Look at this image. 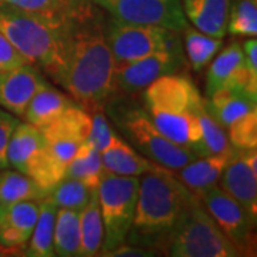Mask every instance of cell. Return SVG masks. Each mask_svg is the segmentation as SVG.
Returning a JSON list of instances; mask_svg holds the SVG:
<instances>
[{
    "mask_svg": "<svg viewBox=\"0 0 257 257\" xmlns=\"http://www.w3.org/2000/svg\"><path fill=\"white\" fill-rule=\"evenodd\" d=\"M184 18L194 29L213 37L227 33L231 0H180Z\"/></svg>",
    "mask_w": 257,
    "mask_h": 257,
    "instance_id": "cell-18",
    "label": "cell"
},
{
    "mask_svg": "<svg viewBox=\"0 0 257 257\" xmlns=\"http://www.w3.org/2000/svg\"><path fill=\"white\" fill-rule=\"evenodd\" d=\"M111 18L136 25H153L183 30L189 23L180 0H90Z\"/></svg>",
    "mask_w": 257,
    "mask_h": 257,
    "instance_id": "cell-11",
    "label": "cell"
},
{
    "mask_svg": "<svg viewBox=\"0 0 257 257\" xmlns=\"http://www.w3.org/2000/svg\"><path fill=\"white\" fill-rule=\"evenodd\" d=\"M37 213L39 202H19L0 207V247L8 251L26 247Z\"/></svg>",
    "mask_w": 257,
    "mask_h": 257,
    "instance_id": "cell-17",
    "label": "cell"
},
{
    "mask_svg": "<svg viewBox=\"0 0 257 257\" xmlns=\"http://www.w3.org/2000/svg\"><path fill=\"white\" fill-rule=\"evenodd\" d=\"M56 207L53 202L46 196L39 200V213L35 229L28 241L26 256L29 257H52L55 256L53 250V231H55Z\"/></svg>",
    "mask_w": 257,
    "mask_h": 257,
    "instance_id": "cell-24",
    "label": "cell"
},
{
    "mask_svg": "<svg viewBox=\"0 0 257 257\" xmlns=\"http://www.w3.org/2000/svg\"><path fill=\"white\" fill-rule=\"evenodd\" d=\"M138 176H119L104 172L97 186L104 239L100 254L117 248L127 241L138 202Z\"/></svg>",
    "mask_w": 257,
    "mask_h": 257,
    "instance_id": "cell-6",
    "label": "cell"
},
{
    "mask_svg": "<svg viewBox=\"0 0 257 257\" xmlns=\"http://www.w3.org/2000/svg\"><path fill=\"white\" fill-rule=\"evenodd\" d=\"M6 155L9 166L32 177L47 192L64 177V170L47 150L40 128L26 121H19L9 140Z\"/></svg>",
    "mask_w": 257,
    "mask_h": 257,
    "instance_id": "cell-9",
    "label": "cell"
},
{
    "mask_svg": "<svg viewBox=\"0 0 257 257\" xmlns=\"http://www.w3.org/2000/svg\"><path fill=\"white\" fill-rule=\"evenodd\" d=\"M173 257H237V248L223 234L199 197L190 194L172 230L166 250Z\"/></svg>",
    "mask_w": 257,
    "mask_h": 257,
    "instance_id": "cell-5",
    "label": "cell"
},
{
    "mask_svg": "<svg viewBox=\"0 0 257 257\" xmlns=\"http://www.w3.org/2000/svg\"><path fill=\"white\" fill-rule=\"evenodd\" d=\"M79 226H80V256L92 257L100 254L103 239H104V230H103L97 190L93 193L89 203L79 211Z\"/></svg>",
    "mask_w": 257,
    "mask_h": 257,
    "instance_id": "cell-25",
    "label": "cell"
},
{
    "mask_svg": "<svg viewBox=\"0 0 257 257\" xmlns=\"http://www.w3.org/2000/svg\"><path fill=\"white\" fill-rule=\"evenodd\" d=\"M103 175L100 152L86 140L77 149L72 160L66 166L64 177L77 179L92 189H97Z\"/></svg>",
    "mask_w": 257,
    "mask_h": 257,
    "instance_id": "cell-28",
    "label": "cell"
},
{
    "mask_svg": "<svg viewBox=\"0 0 257 257\" xmlns=\"http://www.w3.org/2000/svg\"><path fill=\"white\" fill-rule=\"evenodd\" d=\"M64 16H50L0 5V33L29 63L57 82L64 62Z\"/></svg>",
    "mask_w": 257,
    "mask_h": 257,
    "instance_id": "cell-4",
    "label": "cell"
},
{
    "mask_svg": "<svg viewBox=\"0 0 257 257\" xmlns=\"http://www.w3.org/2000/svg\"><path fill=\"white\" fill-rule=\"evenodd\" d=\"M119 128L128 139L130 145L157 165L170 170H179L196 159L192 150L173 143L155 126L145 107H128L113 111Z\"/></svg>",
    "mask_w": 257,
    "mask_h": 257,
    "instance_id": "cell-7",
    "label": "cell"
},
{
    "mask_svg": "<svg viewBox=\"0 0 257 257\" xmlns=\"http://www.w3.org/2000/svg\"><path fill=\"white\" fill-rule=\"evenodd\" d=\"M0 172V207L19 202H39L49 192L29 176L18 170L2 169Z\"/></svg>",
    "mask_w": 257,
    "mask_h": 257,
    "instance_id": "cell-23",
    "label": "cell"
},
{
    "mask_svg": "<svg viewBox=\"0 0 257 257\" xmlns=\"http://www.w3.org/2000/svg\"><path fill=\"white\" fill-rule=\"evenodd\" d=\"M227 138L234 149L257 147V110H253L234 120L229 127Z\"/></svg>",
    "mask_w": 257,
    "mask_h": 257,
    "instance_id": "cell-32",
    "label": "cell"
},
{
    "mask_svg": "<svg viewBox=\"0 0 257 257\" xmlns=\"http://www.w3.org/2000/svg\"><path fill=\"white\" fill-rule=\"evenodd\" d=\"M55 256H80V226L79 211L57 209L53 231Z\"/></svg>",
    "mask_w": 257,
    "mask_h": 257,
    "instance_id": "cell-26",
    "label": "cell"
},
{
    "mask_svg": "<svg viewBox=\"0 0 257 257\" xmlns=\"http://www.w3.org/2000/svg\"><path fill=\"white\" fill-rule=\"evenodd\" d=\"M0 250H3V248H2V247H0Z\"/></svg>",
    "mask_w": 257,
    "mask_h": 257,
    "instance_id": "cell-38",
    "label": "cell"
},
{
    "mask_svg": "<svg viewBox=\"0 0 257 257\" xmlns=\"http://www.w3.org/2000/svg\"><path fill=\"white\" fill-rule=\"evenodd\" d=\"M227 32L233 36H257V0H231Z\"/></svg>",
    "mask_w": 257,
    "mask_h": 257,
    "instance_id": "cell-31",
    "label": "cell"
},
{
    "mask_svg": "<svg viewBox=\"0 0 257 257\" xmlns=\"http://www.w3.org/2000/svg\"><path fill=\"white\" fill-rule=\"evenodd\" d=\"M104 32L116 67L160 50L182 46L180 32L153 25L126 23L111 16Z\"/></svg>",
    "mask_w": 257,
    "mask_h": 257,
    "instance_id": "cell-8",
    "label": "cell"
},
{
    "mask_svg": "<svg viewBox=\"0 0 257 257\" xmlns=\"http://www.w3.org/2000/svg\"><path fill=\"white\" fill-rule=\"evenodd\" d=\"M46 83L43 73L33 63L0 72V107L16 117H23L30 100Z\"/></svg>",
    "mask_w": 257,
    "mask_h": 257,
    "instance_id": "cell-16",
    "label": "cell"
},
{
    "mask_svg": "<svg viewBox=\"0 0 257 257\" xmlns=\"http://www.w3.org/2000/svg\"><path fill=\"white\" fill-rule=\"evenodd\" d=\"M256 97L257 96L243 89L223 87L211 93L206 100V106L211 113V116L223 127L227 128L234 120H237L250 111L257 110Z\"/></svg>",
    "mask_w": 257,
    "mask_h": 257,
    "instance_id": "cell-21",
    "label": "cell"
},
{
    "mask_svg": "<svg viewBox=\"0 0 257 257\" xmlns=\"http://www.w3.org/2000/svg\"><path fill=\"white\" fill-rule=\"evenodd\" d=\"M90 0H76L64 16V62L57 83L86 110L104 106L114 93L116 63L104 19Z\"/></svg>",
    "mask_w": 257,
    "mask_h": 257,
    "instance_id": "cell-1",
    "label": "cell"
},
{
    "mask_svg": "<svg viewBox=\"0 0 257 257\" xmlns=\"http://www.w3.org/2000/svg\"><path fill=\"white\" fill-rule=\"evenodd\" d=\"M200 202L223 234L237 248L240 256L254 254L256 220L251 219V216L237 200H234L219 186H213L207 192L203 193Z\"/></svg>",
    "mask_w": 257,
    "mask_h": 257,
    "instance_id": "cell-10",
    "label": "cell"
},
{
    "mask_svg": "<svg viewBox=\"0 0 257 257\" xmlns=\"http://www.w3.org/2000/svg\"><path fill=\"white\" fill-rule=\"evenodd\" d=\"M220 187L246 209L257 220V150L234 149L223 169Z\"/></svg>",
    "mask_w": 257,
    "mask_h": 257,
    "instance_id": "cell-14",
    "label": "cell"
},
{
    "mask_svg": "<svg viewBox=\"0 0 257 257\" xmlns=\"http://www.w3.org/2000/svg\"><path fill=\"white\" fill-rule=\"evenodd\" d=\"M186 66L182 46L160 50L116 67V86L124 94H138L166 74L177 73Z\"/></svg>",
    "mask_w": 257,
    "mask_h": 257,
    "instance_id": "cell-13",
    "label": "cell"
},
{
    "mask_svg": "<svg viewBox=\"0 0 257 257\" xmlns=\"http://www.w3.org/2000/svg\"><path fill=\"white\" fill-rule=\"evenodd\" d=\"M190 194L170 169L160 166L142 175L126 243L165 251L167 239Z\"/></svg>",
    "mask_w": 257,
    "mask_h": 257,
    "instance_id": "cell-2",
    "label": "cell"
},
{
    "mask_svg": "<svg viewBox=\"0 0 257 257\" xmlns=\"http://www.w3.org/2000/svg\"><path fill=\"white\" fill-rule=\"evenodd\" d=\"M19 124V119L9 111L0 109V169H8V145Z\"/></svg>",
    "mask_w": 257,
    "mask_h": 257,
    "instance_id": "cell-35",
    "label": "cell"
},
{
    "mask_svg": "<svg viewBox=\"0 0 257 257\" xmlns=\"http://www.w3.org/2000/svg\"><path fill=\"white\" fill-rule=\"evenodd\" d=\"M25 63H29L26 57L20 55L15 46L6 39V36L0 33V72L15 69Z\"/></svg>",
    "mask_w": 257,
    "mask_h": 257,
    "instance_id": "cell-36",
    "label": "cell"
},
{
    "mask_svg": "<svg viewBox=\"0 0 257 257\" xmlns=\"http://www.w3.org/2000/svg\"><path fill=\"white\" fill-rule=\"evenodd\" d=\"M244 64L253 79H257V42L256 37H250L243 43Z\"/></svg>",
    "mask_w": 257,
    "mask_h": 257,
    "instance_id": "cell-37",
    "label": "cell"
},
{
    "mask_svg": "<svg viewBox=\"0 0 257 257\" xmlns=\"http://www.w3.org/2000/svg\"><path fill=\"white\" fill-rule=\"evenodd\" d=\"M101 166L104 172L119 176H142L156 170L160 165L152 162L143 155H139L132 145L113 135L109 145L100 153ZM163 167V166H162Z\"/></svg>",
    "mask_w": 257,
    "mask_h": 257,
    "instance_id": "cell-20",
    "label": "cell"
},
{
    "mask_svg": "<svg viewBox=\"0 0 257 257\" xmlns=\"http://www.w3.org/2000/svg\"><path fill=\"white\" fill-rule=\"evenodd\" d=\"M97 189H92L77 179L63 177L47 196L57 209L80 211L92 199L93 193Z\"/></svg>",
    "mask_w": 257,
    "mask_h": 257,
    "instance_id": "cell-29",
    "label": "cell"
},
{
    "mask_svg": "<svg viewBox=\"0 0 257 257\" xmlns=\"http://www.w3.org/2000/svg\"><path fill=\"white\" fill-rule=\"evenodd\" d=\"M231 152L233 149L220 155L196 157L194 160L176 170V177L189 192L200 199L203 193L207 192L213 186H217Z\"/></svg>",
    "mask_w": 257,
    "mask_h": 257,
    "instance_id": "cell-19",
    "label": "cell"
},
{
    "mask_svg": "<svg viewBox=\"0 0 257 257\" xmlns=\"http://www.w3.org/2000/svg\"><path fill=\"white\" fill-rule=\"evenodd\" d=\"M199 119H200L202 136H200V145L196 153L197 157L220 155L233 149L226 135V128L211 116L207 106H204V109L200 111Z\"/></svg>",
    "mask_w": 257,
    "mask_h": 257,
    "instance_id": "cell-30",
    "label": "cell"
},
{
    "mask_svg": "<svg viewBox=\"0 0 257 257\" xmlns=\"http://www.w3.org/2000/svg\"><path fill=\"white\" fill-rule=\"evenodd\" d=\"M73 104L77 103L70 96L57 90L47 82L30 100L23 117L29 124L42 128L47 126L50 121H53L56 117H59L67 107Z\"/></svg>",
    "mask_w": 257,
    "mask_h": 257,
    "instance_id": "cell-22",
    "label": "cell"
},
{
    "mask_svg": "<svg viewBox=\"0 0 257 257\" xmlns=\"http://www.w3.org/2000/svg\"><path fill=\"white\" fill-rule=\"evenodd\" d=\"M87 110L92 117V126H90V132H89V136L86 140L101 153L109 145L114 133H113L110 123L104 113V106H93Z\"/></svg>",
    "mask_w": 257,
    "mask_h": 257,
    "instance_id": "cell-34",
    "label": "cell"
},
{
    "mask_svg": "<svg viewBox=\"0 0 257 257\" xmlns=\"http://www.w3.org/2000/svg\"><path fill=\"white\" fill-rule=\"evenodd\" d=\"M143 99L155 126L173 143L196 155L202 136L199 117L206 99L194 83L184 74H166L147 86Z\"/></svg>",
    "mask_w": 257,
    "mask_h": 257,
    "instance_id": "cell-3",
    "label": "cell"
},
{
    "mask_svg": "<svg viewBox=\"0 0 257 257\" xmlns=\"http://www.w3.org/2000/svg\"><path fill=\"white\" fill-rule=\"evenodd\" d=\"M223 87H236L257 96V79H253L244 64L240 42H231L217 57H213L206 77V96Z\"/></svg>",
    "mask_w": 257,
    "mask_h": 257,
    "instance_id": "cell-15",
    "label": "cell"
},
{
    "mask_svg": "<svg viewBox=\"0 0 257 257\" xmlns=\"http://www.w3.org/2000/svg\"><path fill=\"white\" fill-rule=\"evenodd\" d=\"M90 126L92 117L89 110L80 104H73L47 126L40 128L49 153L63 170H66V166L83 142H86Z\"/></svg>",
    "mask_w": 257,
    "mask_h": 257,
    "instance_id": "cell-12",
    "label": "cell"
},
{
    "mask_svg": "<svg viewBox=\"0 0 257 257\" xmlns=\"http://www.w3.org/2000/svg\"><path fill=\"white\" fill-rule=\"evenodd\" d=\"M74 3L76 0H0V5L50 16H62L70 10Z\"/></svg>",
    "mask_w": 257,
    "mask_h": 257,
    "instance_id": "cell-33",
    "label": "cell"
},
{
    "mask_svg": "<svg viewBox=\"0 0 257 257\" xmlns=\"http://www.w3.org/2000/svg\"><path fill=\"white\" fill-rule=\"evenodd\" d=\"M184 35V52L194 72H202L223 46V39L213 37L187 25L182 30Z\"/></svg>",
    "mask_w": 257,
    "mask_h": 257,
    "instance_id": "cell-27",
    "label": "cell"
}]
</instances>
